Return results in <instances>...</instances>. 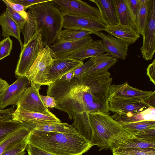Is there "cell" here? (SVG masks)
Returning a JSON list of instances; mask_svg holds the SVG:
<instances>
[{"mask_svg": "<svg viewBox=\"0 0 155 155\" xmlns=\"http://www.w3.org/2000/svg\"><path fill=\"white\" fill-rule=\"evenodd\" d=\"M53 0H49L30 7L27 12L28 19L21 31L25 45L36 30H41L44 47L49 46L57 41L62 28L64 15Z\"/></svg>", "mask_w": 155, "mask_h": 155, "instance_id": "obj_1", "label": "cell"}, {"mask_svg": "<svg viewBox=\"0 0 155 155\" xmlns=\"http://www.w3.org/2000/svg\"><path fill=\"white\" fill-rule=\"evenodd\" d=\"M48 86L47 94L54 98V108L66 112L71 120L75 114L87 113L94 105L89 87L77 78L70 82L59 80Z\"/></svg>", "mask_w": 155, "mask_h": 155, "instance_id": "obj_2", "label": "cell"}, {"mask_svg": "<svg viewBox=\"0 0 155 155\" xmlns=\"http://www.w3.org/2000/svg\"><path fill=\"white\" fill-rule=\"evenodd\" d=\"M31 144L53 155H82L93 146L80 134L31 131L26 139Z\"/></svg>", "mask_w": 155, "mask_h": 155, "instance_id": "obj_3", "label": "cell"}, {"mask_svg": "<svg viewBox=\"0 0 155 155\" xmlns=\"http://www.w3.org/2000/svg\"><path fill=\"white\" fill-rule=\"evenodd\" d=\"M92 129L91 143L99 150L117 149L128 139L134 136L113 119L108 113L101 112L88 113Z\"/></svg>", "mask_w": 155, "mask_h": 155, "instance_id": "obj_4", "label": "cell"}, {"mask_svg": "<svg viewBox=\"0 0 155 155\" xmlns=\"http://www.w3.org/2000/svg\"><path fill=\"white\" fill-rule=\"evenodd\" d=\"M108 70L98 71L83 76L81 83L88 87L95 101L108 112V94L112 78Z\"/></svg>", "mask_w": 155, "mask_h": 155, "instance_id": "obj_5", "label": "cell"}, {"mask_svg": "<svg viewBox=\"0 0 155 155\" xmlns=\"http://www.w3.org/2000/svg\"><path fill=\"white\" fill-rule=\"evenodd\" d=\"M41 29L36 30L28 42L21 50L15 70L16 77L25 75L44 47Z\"/></svg>", "mask_w": 155, "mask_h": 155, "instance_id": "obj_6", "label": "cell"}, {"mask_svg": "<svg viewBox=\"0 0 155 155\" xmlns=\"http://www.w3.org/2000/svg\"><path fill=\"white\" fill-rule=\"evenodd\" d=\"M55 54L49 46L44 47L25 74L31 84L46 85V77Z\"/></svg>", "mask_w": 155, "mask_h": 155, "instance_id": "obj_7", "label": "cell"}, {"mask_svg": "<svg viewBox=\"0 0 155 155\" xmlns=\"http://www.w3.org/2000/svg\"><path fill=\"white\" fill-rule=\"evenodd\" d=\"M58 6L64 16L71 14L99 20L101 18L98 8L91 6L81 0H53Z\"/></svg>", "mask_w": 155, "mask_h": 155, "instance_id": "obj_8", "label": "cell"}, {"mask_svg": "<svg viewBox=\"0 0 155 155\" xmlns=\"http://www.w3.org/2000/svg\"><path fill=\"white\" fill-rule=\"evenodd\" d=\"M143 43L140 48L143 58L151 60L155 52V0H150L148 8L147 20Z\"/></svg>", "mask_w": 155, "mask_h": 155, "instance_id": "obj_9", "label": "cell"}, {"mask_svg": "<svg viewBox=\"0 0 155 155\" xmlns=\"http://www.w3.org/2000/svg\"><path fill=\"white\" fill-rule=\"evenodd\" d=\"M41 85L31 84L28 87L17 102L16 105L25 110L41 113L50 112L42 101L39 93Z\"/></svg>", "mask_w": 155, "mask_h": 155, "instance_id": "obj_10", "label": "cell"}, {"mask_svg": "<svg viewBox=\"0 0 155 155\" xmlns=\"http://www.w3.org/2000/svg\"><path fill=\"white\" fill-rule=\"evenodd\" d=\"M30 84L26 76L18 77L14 82L5 87L0 94V109L2 110L9 105H16Z\"/></svg>", "mask_w": 155, "mask_h": 155, "instance_id": "obj_11", "label": "cell"}, {"mask_svg": "<svg viewBox=\"0 0 155 155\" xmlns=\"http://www.w3.org/2000/svg\"><path fill=\"white\" fill-rule=\"evenodd\" d=\"M106 26L99 20L68 14L64 16L62 28L86 31L95 35L104 31Z\"/></svg>", "mask_w": 155, "mask_h": 155, "instance_id": "obj_12", "label": "cell"}, {"mask_svg": "<svg viewBox=\"0 0 155 155\" xmlns=\"http://www.w3.org/2000/svg\"><path fill=\"white\" fill-rule=\"evenodd\" d=\"M84 64L83 61L68 57L54 58L46 77V85L60 80L67 73Z\"/></svg>", "mask_w": 155, "mask_h": 155, "instance_id": "obj_13", "label": "cell"}, {"mask_svg": "<svg viewBox=\"0 0 155 155\" xmlns=\"http://www.w3.org/2000/svg\"><path fill=\"white\" fill-rule=\"evenodd\" d=\"M12 119L20 123L25 127L35 123L61 122L51 112L41 113L27 111L18 107L13 113Z\"/></svg>", "mask_w": 155, "mask_h": 155, "instance_id": "obj_14", "label": "cell"}, {"mask_svg": "<svg viewBox=\"0 0 155 155\" xmlns=\"http://www.w3.org/2000/svg\"><path fill=\"white\" fill-rule=\"evenodd\" d=\"M153 91H145L134 88L125 81L122 84L111 85L108 94V99L114 97L132 99L142 101Z\"/></svg>", "mask_w": 155, "mask_h": 155, "instance_id": "obj_15", "label": "cell"}, {"mask_svg": "<svg viewBox=\"0 0 155 155\" xmlns=\"http://www.w3.org/2000/svg\"><path fill=\"white\" fill-rule=\"evenodd\" d=\"M102 39L106 52L114 58L124 60L129 45L126 42L112 35L99 31L95 34Z\"/></svg>", "mask_w": 155, "mask_h": 155, "instance_id": "obj_16", "label": "cell"}, {"mask_svg": "<svg viewBox=\"0 0 155 155\" xmlns=\"http://www.w3.org/2000/svg\"><path fill=\"white\" fill-rule=\"evenodd\" d=\"M93 41L90 35L79 40L68 42L57 41L49 46L54 54L55 58L68 57L81 49Z\"/></svg>", "mask_w": 155, "mask_h": 155, "instance_id": "obj_17", "label": "cell"}, {"mask_svg": "<svg viewBox=\"0 0 155 155\" xmlns=\"http://www.w3.org/2000/svg\"><path fill=\"white\" fill-rule=\"evenodd\" d=\"M108 101L109 111L114 113L141 112L148 108L142 101L132 99L114 97Z\"/></svg>", "mask_w": 155, "mask_h": 155, "instance_id": "obj_18", "label": "cell"}, {"mask_svg": "<svg viewBox=\"0 0 155 155\" xmlns=\"http://www.w3.org/2000/svg\"><path fill=\"white\" fill-rule=\"evenodd\" d=\"M111 116L121 125L139 121L155 120V108L148 107L139 112L115 113Z\"/></svg>", "mask_w": 155, "mask_h": 155, "instance_id": "obj_19", "label": "cell"}, {"mask_svg": "<svg viewBox=\"0 0 155 155\" xmlns=\"http://www.w3.org/2000/svg\"><path fill=\"white\" fill-rule=\"evenodd\" d=\"M97 5L99 11V21L106 26L119 25L113 0H89Z\"/></svg>", "mask_w": 155, "mask_h": 155, "instance_id": "obj_20", "label": "cell"}, {"mask_svg": "<svg viewBox=\"0 0 155 155\" xmlns=\"http://www.w3.org/2000/svg\"><path fill=\"white\" fill-rule=\"evenodd\" d=\"M104 31L129 45L135 43L140 38V35L136 31L128 25H117L106 26Z\"/></svg>", "mask_w": 155, "mask_h": 155, "instance_id": "obj_21", "label": "cell"}, {"mask_svg": "<svg viewBox=\"0 0 155 155\" xmlns=\"http://www.w3.org/2000/svg\"><path fill=\"white\" fill-rule=\"evenodd\" d=\"M113 1L119 25H129L137 32L135 17L128 0H113Z\"/></svg>", "mask_w": 155, "mask_h": 155, "instance_id": "obj_22", "label": "cell"}, {"mask_svg": "<svg viewBox=\"0 0 155 155\" xmlns=\"http://www.w3.org/2000/svg\"><path fill=\"white\" fill-rule=\"evenodd\" d=\"M106 52L101 40L92 41L68 57L83 61L86 58H94Z\"/></svg>", "mask_w": 155, "mask_h": 155, "instance_id": "obj_23", "label": "cell"}, {"mask_svg": "<svg viewBox=\"0 0 155 155\" xmlns=\"http://www.w3.org/2000/svg\"><path fill=\"white\" fill-rule=\"evenodd\" d=\"M26 127L30 131L36 130L68 134H79L72 125L61 122L33 123L28 125Z\"/></svg>", "mask_w": 155, "mask_h": 155, "instance_id": "obj_24", "label": "cell"}, {"mask_svg": "<svg viewBox=\"0 0 155 155\" xmlns=\"http://www.w3.org/2000/svg\"><path fill=\"white\" fill-rule=\"evenodd\" d=\"M0 25L2 28V36L5 38L12 36L17 39L20 44L21 50L23 46L20 38L21 30L19 25L5 11L0 15Z\"/></svg>", "mask_w": 155, "mask_h": 155, "instance_id": "obj_25", "label": "cell"}, {"mask_svg": "<svg viewBox=\"0 0 155 155\" xmlns=\"http://www.w3.org/2000/svg\"><path fill=\"white\" fill-rule=\"evenodd\" d=\"M72 126L79 133L90 142L93 136V132L87 113L75 114L73 117Z\"/></svg>", "mask_w": 155, "mask_h": 155, "instance_id": "obj_26", "label": "cell"}, {"mask_svg": "<svg viewBox=\"0 0 155 155\" xmlns=\"http://www.w3.org/2000/svg\"><path fill=\"white\" fill-rule=\"evenodd\" d=\"M92 58L94 62V64L86 72L83 76L95 72L107 70L118 61L117 58L107 53Z\"/></svg>", "mask_w": 155, "mask_h": 155, "instance_id": "obj_27", "label": "cell"}, {"mask_svg": "<svg viewBox=\"0 0 155 155\" xmlns=\"http://www.w3.org/2000/svg\"><path fill=\"white\" fill-rule=\"evenodd\" d=\"M31 131L25 127L12 133L0 142V155L9 147L25 140Z\"/></svg>", "mask_w": 155, "mask_h": 155, "instance_id": "obj_28", "label": "cell"}, {"mask_svg": "<svg viewBox=\"0 0 155 155\" xmlns=\"http://www.w3.org/2000/svg\"><path fill=\"white\" fill-rule=\"evenodd\" d=\"M90 32L72 28L62 30L58 37L57 41L60 42L76 41L81 39L90 34Z\"/></svg>", "mask_w": 155, "mask_h": 155, "instance_id": "obj_29", "label": "cell"}, {"mask_svg": "<svg viewBox=\"0 0 155 155\" xmlns=\"http://www.w3.org/2000/svg\"><path fill=\"white\" fill-rule=\"evenodd\" d=\"M150 0L146 3L141 2L140 0V7L135 19L137 33L143 37L144 35L147 20L149 5Z\"/></svg>", "mask_w": 155, "mask_h": 155, "instance_id": "obj_30", "label": "cell"}, {"mask_svg": "<svg viewBox=\"0 0 155 155\" xmlns=\"http://www.w3.org/2000/svg\"><path fill=\"white\" fill-rule=\"evenodd\" d=\"M24 127L12 119L0 121V142L19 129Z\"/></svg>", "mask_w": 155, "mask_h": 155, "instance_id": "obj_31", "label": "cell"}, {"mask_svg": "<svg viewBox=\"0 0 155 155\" xmlns=\"http://www.w3.org/2000/svg\"><path fill=\"white\" fill-rule=\"evenodd\" d=\"M127 148L155 149V141H147L133 137L120 145L117 149Z\"/></svg>", "mask_w": 155, "mask_h": 155, "instance_id": "obj_32", "label": "cell"}, {"mask_svg": "<svg viewBox=\"0 0 155 155\" xmlns=\"http://www.w3.org/2000/svg\"><path fill=\"white\" fill-rule=\"evenodd\" d=\"M121 126L126 131L134 136L146 129L155 127V120L139 121Z\"/></svg>", "mask_w": 155, "mask_h": 155, "instance_id": "obj_33", "label": "cell"}, {"mask_svg": "<svg viewBox=\"0 0 155 155\" xmlns=\"http://www.w3.org/2000/svg\"><path fill=\"white\" fill-rule=\"evenodd\" d=\"M112 152L113 155H155V149L151 148H119Z\"/></svg>", "mask_w": 155, "mask_h": 155, "instance_id": "obj_34", "label": "cell"}, {"mask_svg": "<svg viewBox=\"0 0 155 155\" xmlns=\"http://www.w3.org/2000/svg\"><path fill=\"white\" fill-rule=\"evenodd\" d=\"M26 140L9 147L1 155H25L28 145Z\"/></svg>", "mask_w": 155, "mask_h": 155, "instance_id": "obj_35", "label": "cell"}, {"mask_svg": "<svg viewBox=\"0 0 155 155\" xmlns=\"http://www.w3.org/2000/svg\"><path fill=\"white\" fill-rule=\"evenodd\" d=\"M12 41L9 37L0 42V61L9 56L12 49Z\"/></svg>", "mask_w": 155, "mask_h": 155, "instance_id": "obj_36", "label": "cell"}, {"mask_svg": "<svg viewBox=\"0 0 155 155\" xmlns=\"http://www.w3.org/2000/svg\"><path fill=\"white\" fill-rule=\"evenodd\" d=\"M94 64L93 58H91L84 64L74 69V77L81 79L86 72Z\"/></svg>", "mask_w": 155, "mask_h": 155, "instance_id": "obj_37", "label": "cell"}, {"mask_svg": "<svg viewBox=\"0 0 155 155\" xmlns=\"http://www.w3.org/2000/svg\"><path fill=\"white\" fill-rule=\"evenodd\" d=\"M6 11L10 17L19 25L21 31L23 28L26 20L19 14L14 11L10 6L6 5Z\"/></svg>", "mask_w": 155, "mask_h": 155, "instance_id": "obj_38", "label": "cell"}, {"mask_svg": "<svg viewBox=\"0 0 155 155\" xmlns=\"http://www.w3.org/2000/svg\"><path fill=\"white\" fill-rule=\"evenodd\" d=\"M134 137L147 141H155V127L146 129Z\"/></svg>", "mask_w": 155, "mask_h": 155, "instance_id": "obj_39", "label": "cell"}, {"mask_svg": "<svg viewBox=\"0 0 155 155\" xmlns=\"http://www.w3.org/2000/svg\"><path fill=\"white\" fill-rule=\"evenodd\" d=\"M2 1L5 5L10 6L14 11L21 15L26 21L28 20V17L27 12H25V7L22 5L12 2L10 0Z\"/></svg>", "mask_w": 155, "mask_h": 155, "instance_id": "obj_40", "label": "cell"}, {"mask_svg": "<svg viewBox=\"0 0 155 155\" xmlns=\"http://www.w3.org/2000/svg\"><path fill=\"white\" fill-rule=\"evenodd\" d=\"M49 0H10L14 3L22 5L25 10L30 7L39 3L48 1Z\"/></svg>", "mask_w": 155, "mask_h": 155, "instance_id": "obj_41", "label": "cell"}, {"mask_svg": "<svg viewBox=\"0 0 155 155\" xmlns=\"http://www.w3.org/2000/svg\"><path fill=\"white\" fill-rule=\"evenodd\" d=\"M26 148L28 155H53L30 144Z\"/></svg>", "mask_w": 155, "mask_h": 155, "instance_id": "obj_42", "label": "cell"}, {"mask_svg": "<svg viewBox=\"0 0 155 155\" xmlns=\"http://www.w3.org/2000/svg\"><path fill=\"white\" fill-rule=\"evenodd\" d=\"M15 106L8 109L0 110V121L10 120L12 119L15 110Z\"/></svg>", "mask_w": 155, "mask_h": 155, "instance_id": "obj_43", "label": "cell"}, {"mask_svg": "<svg viewBox=\"0 0 155 155\" xmlns=\"http://www.w3.org/2000/svg\"><path fill=\"white\" fill-rule=\"evenodd\" d=\"M40 96L42 101L47 108H54L56 106L55 100L53 97L48 95L43 96L40 94Z\"/></svg>", "mask_w": 155, "mask_h": 155, "instance_id": "obj_44", "label": "cell"}, {"mask_svg": "<svg viewBox=\"0 0 155 155\" xmlns=\"http://www.w3.org/2000/svg\"><path fill=\"white\" fill-rule=\"evenodd\" d=\"M147 74L150 81L155 85V59L148 66L147 69Z\"/></svg>", "mask_w": 155, "mask_h": 155, "instance_id": "obj_45", "label": "cell"}, {"mask_svg": "<svg viewBox=\"0 0 155 155\" xmlns=\"http://www.w3.org/2000/svg\"><path fill=\"white\" fill-rule=\"evenodd\" d=\"M141 102L148 107L155 108V91H153L151 94L143 99Z\"/></svg>", "mask_w": 155, "mask_h": 155, "instance_id": "obj_46", "label": "cell"}, {"mask_svg": "<svg viewBox=\"0 0 155 155\" xmlns=\"http://www.w3.org/2000/svg\"><path fill=\"white\" fill-rule=\"evenodd\" d=\"M128 1L136 19L139 9L140 0H128Z\"/></svg>", "mask_w": 155, "mask_h": 155, "instance_id": "obj_47", "label": "cell"}, {"mask_svg": "<svg viewBox=\"0 0 155 155\" xmlns=\"http://www.w3.org/2000/svg\"><path fill=\"white\" fill-rule=\"evenodd\" d=\"M74 77V69L64 75L60 80L63 81L70 82Z\"/></svg>", "mask_w": 155, "mask_h": 155, "instance_id": "obj_48", "label": "cell"}, {"mask_svg": "<svg viewBox=\"0 0 155 155\" xmlns=\"http://www.w3.org/2000/svg\"><path fill=\"white\" fill-rule=\"evenodd\" d=\"M9 84L5 80L0 78V94Z\"/></svg>", "mask_w": 155, "mask_h": 155, "instance_id": "obj_49", "label": "cell"}, {"mask_svg": "<svg viewBox=\"0 0 155 155\" xmlns=\"http://www.w3.org/2000/svg\"><path fill=\"white\" fill-rule=\"evenodd\" d=\"M0 36H1V35H0Z\"/></svg>", "mask_w": 155, "mask_h": 155, "instance_id": "obj_50", "label": "cell"}, {"mask_svg": "<svg viewBox=\"0 0 155 155\" xmlns=\"http://www.w3.org/2000/svg\"></svg>", "mask_w": 155, "mask_h": 155, "instance_id": "obj_51", "label": "cell"}]
</instances>
